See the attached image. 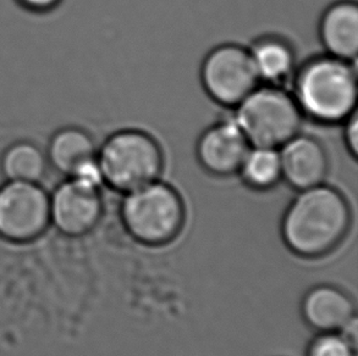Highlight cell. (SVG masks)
Here are the masks:
<instances>
[{"label":"cell","instance_id":"7","mask_svg":"<svg viewBox=\"0 0 358 356\" xmlns=\"http://www.w3.org/2000/svg\"><path fill=\"white\" fill-rule=\"evenodd\" d=\"M50 223L49 193L41 183L6 182L0 187V238L13 244L37 241Z\"/></svg>","mask_w":358,"mask_h":356},{"label":"cell","instance_id":"13","mask_svg":"<svg viewBox=\"0 0 358 356\" xmlns=\"http://www.w3.org/2000/svg\"><path fill=\"white\" fill-rule=\"evenodd\" d=\"M252 65L262 84L285 86L297 68L294 45L278 34H266L248 47Z\"/></svg>","mask_w":358,"mask_h":356},{"label":"cell","instance_id":"16","mask_svg":"<svg viewBox=\"0 0 358 356\" xmlns=\"http://www.w3.org/2000/svg\"><path fill=\"white\" fill-rule=\"evenodd\" d=\"M236 175L253 191L264 192L275 187L282 181L279 149L251 145Z\"/></svg>","mask_w":358,"mask_h":356},{"label":"cell","instance_id":"11","mask_svg":"<svg viewBox=\"0 0 358 356\" xmlns=\"http://www.w3.org/2000/svg\"><path fill=\"white\" fill-rule=\"evenodd\" d=\"M318 38L324 53L355 61L358 53V5L355 0H336L320 15Z\"/></svg>","mask_w":358,"mask_h":356},{"label":"cell","instance_id":"9","mask_svg":"<svg viewBox=\"0 0 358 356\" xmlns=\"http://www.w3.org/2000/svg\"><path fill=\"white\" fill-rule=\"evenodd\" d=\"M250 143L231 117L209 125L196 142V159L199 166L213 177H231L238 174Z\"/></svg>","mask_w":358,"mask_h":356},{"label":"cell","instance_id":"14","mask_svg":"<svg viewBox=\"0 0 358 356\" xmlns=\"http://www.w3.org/2000/svg\"><path fill=\"white\" fill-rule=\"evenodd\" d=\"M97 151L96 140L87 130L78 126H66L50 137L45 155L49 168L70 177L81 166L96 159Z\"/></svg>","mask_w":358,"mask_h":356},{"label":"cell","instance_id":"2","mask_svg":"<svg viewBox=\"0 0 358 356\" xmlns=\"http://www.w3.org/2000/svg\"><path fill=\"white\" fill-rule=\"evenodd\" d=\"M291 94L305 119L320 125L343 124L357 111L358 82L355 61L317 55L297 66Z\"/></svg>","mask_w":358,"mask_h":356},{"label":"cell","instance_id":"10","mask_svg":"<svg viewBox=\"0 0 358 356\" xmlns=\"http://www.w3.org/2000/svg\"><path fill=\"white\" fill-rule=\"evenodd\" d=\"M281 178L291 188L302 191L327 181L330 161L324 145L315 137L297 133L279 148Z\"/></svg>","mask_w":358,"mask_h":356},{"label":"cell","instance_id":"17","mask_svg":"<svg viewBox=\"0 0 358 356\" xmlns=\"http://www.w3.org/2000/svg\"><path fill=\"white\" fill-rule=\"evenodd\" d=\"M307 356H355V344L341 332L320 333L308 346Z\"/></svg>","mask_w":358,"mask_h":356},{"label":"cell","instance_id":"12","mask_svg":"<svg viewBox=\"0 0 358 356\" xmlns=\"http://www.w3.org/2000/svg\"><path fill=\"white\" fill-rule=\"evenodd\" d=\"M301 310L306 322L320 333L340 332L356 318L354 300L349 294L328 284L310 289Z\"/></svg>","mask_w":358,"mask_h":356},{"label":"cell","instance_id":"3","mask_svg":"<svg viewBox=\"0 0 358 356\" xmlns=\"http://www.w3.org/2000/svg\"><path fill=\"white\" fill-rule=\"evenodd\" d=\"M97 160L104 186L122 194L159 179L165 166L159 142L140 128H121L108 135L98 145Z\"/></svg>","mask_w":358,"mask_h":356},{"label":"cell","instance_id":"15","mask_svg":"<svg viewBox=\"0 0 358 356\" xmlns=\"http://www.w3.org/2000/svg\"><path fill=\"white\" fill-rule=\"evenodd\" d=\"M0 169L10 182L41 183L49 169L48 159L38 145L21 140L5 149Z\"/></svg>","mask_w":358,"mask_h":356},{"label":"cell","instance_id":"5","mask_svg":"<svg viewBox=\"0 0 358 356\" xmlns=\"http://www.w3.org/2000/svg\"><path fill=\"white\" fill-rule=\"evenodd\" d=\"M233 117L250 145L279 149L300 133L305 117L284 86L259 83L233 109Z\"/></svg>","mask_w":358,"mask_h":356},{"label":"cell","instance_id":"4","mask_svg":"<svg viewBox=\"0 0 358 356\" xmlns=\"http://www.w3.org/2000/svg\"><path fill=\"white\" fill-rule=\"evenodd\" d=\"M120 216L136 241L145 246H165L182 230L186 209L180 193L159 178L124 193Z\"/></svg>","mask_w":358,"mask_h":356},{"label":"cell","instance_id":"18","mask_svg":"<svg viewBox=\"0 0 358 356\" xmlns=\"http://www.w3.org/2000/svg\"><path fill=\"white\" fill-rule=\"evenodd\" d=\"M344 125L343 128V138L346 150L351 158L356 159L358 154V116L357 111L346 119L341 124Z\"/></svg>","mask_w":358,"mask_h":356},{"label":"cell","instance_id":"8","mask_svg":"<svg viewBox=\"0 0 358 356\" xmlns=\"http://www.w3.org/2000/svg\"><path fill=\"white\" fill-rule=\"evenodd\" d=\"M50 223L63 236L83 237L92 232L104 212L102 188L66 178L49 194Z\"/></svg>","mask_w":358,"mask_h":356},{"label":"cell","instance_id":"6","mask_svg":"<svg viewBox=\"0 0 358 356\" xmlns=\"http://www.w3.org/2000/svg\"><path fill=\"white\" fill-rule=\"evenodd\" d=\"M206 94L218 105L234 109L259 84L248 49L238 43L210 49L199 68Z\"/></svg>","mask_w":358,"mask_h":356},{"label":"cell","instance_id":"19","mask_svg":"<svg viewBox=\"0 0 358 356\" xmlns=\"http://www.w3.org/2000/svg\"><path fill=\"white\" fill-rule=\"evenodd\" d=\"M17 4L34 14H47L57 9L63 0H16Z\"/></svg>","mask_w":358,"mask_h":356},{"label":"cell","instance_id":"1","mask_svg":"<svg viewBox=\"0 0 358 356\" xmlns=\"http://www.w3.org/2000/svg\"><path fill=\"white\" fill-rule=\"evenodd\" d=\"M351 217L348 199L327 182L297 191L282 216V239L296 255L320 258L344 241Z\"/></svg>","mask_w":358,"mask_h":356}]
</instances>
